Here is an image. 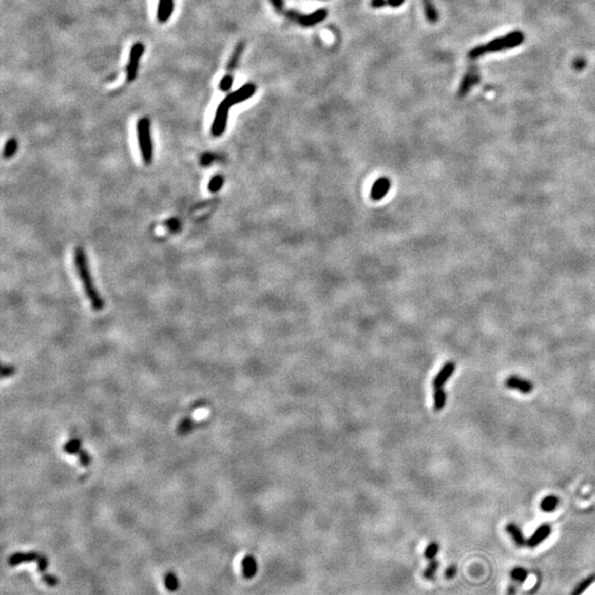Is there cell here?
<instances>
[{"mask_svg":"<svg viewBox=\"0 0 595 595\" xmlns=\"http://www.w3.org/2000/svg\"><path fill=\"white\" fill-rule=\"evenodd\" d=\"M255 92L256 86L252 84V83H247V84L243 85L239 89L235 90V92H233L225 97V99L221 102V104L218 105L215 112L214 122L212 128H210V131H212V135L214 137H220V136L224 133L226 129V125H227L228 111L233 105L249 100L255 94Z\"/></svg>","mask_w":595,"mask_h":595,"instance_id":"6da1fadb","label":"cell"},{"mask_svg":"<svg viewBox=\"0 0 595 595\" xmlns=\"http://www.w3.org/2000/svg\"><path fill=\"white\" fill-rule=\"evenodd\" d=\"M74 263H75V269H76L79 278L82 281L83 288H84L85 295L90 302V305L93 306L95 311L103 310L104 301H103L102 297L100 296L99 291H97V289L95 288L93 278H92V275H90L89 267L87 265L85 253L81 247H78L76 249H75Z\"/></svg>","mask_w":595,"mask_h":595,"instance_id":"7a4b0ae2","label":"cell"},{"mask_svg":"<svg viewBox=\"0 0 595 595\" xmlns=\"http://www.w3.org/2000/svg\"><path fill=\"white\" fill-rule=\"evenodd\" d=\"M137 136L142 160L146 164H151L153 158V146L151 138V126H150V120L148 118L144 117L138 120Z\"/></svg>","mask_w":595,"mask_h":595,"instance_id":"3957f363","label":"cell"},{"mask_svg":"<svg viewBox=\"0 0 595 595\" xmlns=\"http://www.w3.org/2000/svg\"><path fill=\"white\" fill-rule=\"evenodd\" d=\"M524 39H525V36H524L523 32L515 31V32L508 33L505 36L497 37V39L488 42L487 44H484V47H485L486 53H488V52H498V51L513 49V48L517 47V45L523 43Z\"/></svg>","mask_w":595,"mask_h":595,"instance_id":"277c9868","label":"cell"},{"mask_svg":"<svg viewBox=\"0 0 595 595\" xmlns=\"http://www.w3.org/2000/svg\"><path fill=\"white\" fill-rule=\"evenodd\" d=\"M144 52L145 45L142 42H136L131 47L129 59H128V63L126 66V75L128 83H131L136 80L139 67V60L142 57V55H144Z\"/></svg>","mask_w":595,"mask_h":595,"instance_id":"5b68a950","label":"cell"},{"mask_svg":"<svg viewBox=\"0 0 595 595\" xmlns=\"http://www.w3.org/2000/svg\"><path fill=\"white\" fill-rule=\"evenodd\" d=\"M63 450L65 453L67 454H72V455H78L79 456V461L81 463V465L83 466H88L92 462V458H90V455L87 453L86 451H84L82 449V443L80 440L78 439H72L69 440L63 447Z\"/></svg>","mask_w":595,"mask_h":595,"instance_id":"8992f818","label":"cell"},{"mask_svg":"<svg viewBox=\"0 0 595 595\" xmlns=\"http://www.w3.org/2000/svg\"><path fill=\"white\" fill-rule=\"evenodd\" d=\"M479 82V73L477 70V66L475 65H471L469 67V71L466 72V74L464 75V78L461 82V85L460 88H458V96L463 97L464 95L468 94L471 88L476 85L477 83Z\"/></svg>","mask_w":595,"mask_h":595,"instance_id":"52a82bcc","label":"cell"},{"mask_svg":"<svg viewBox=\"0 0 595 595\" xmlns=\"http://www.w3.org/2000/svg\"><path fill=\"white\" fill-rule=\"evenodd\" d=\"M505 385L507 388L517 390L522 394H530L533 390V383L530 380H527L525 378L519 377V376H509L505 380Z\"/></svg>","mask_w":595,"mask_h":595,"instance_id":"ba28073f","label":"cell"},{"mask_svg":"<svg viewBox=\"0 0 595 595\" xmlns=\"http://www.w3.org/2000/svg\"><path fill=\"white\" fill-rule=\"evenodd\" d=\"M455 363L452 360L447 361L446 364L443 365V367L440 370V372L436 374V376L434 377L433 381H432V386L433 388H442L444 383L448 381V379L451 377L452 375H453L454 371H455Z\"/></svg>","mask_w":595,"mask_h":595,"instance_id":"9c48e42d","label":"cell"},{"mask_svg":"<svg viewBox=\"0 0 595 595\" xmlns=\"http://www.w3.org/2000/svg\"><path fill=\"white\" fill-rule=\"evenodd\" d=\"M328 17V10L325 8L318 9L310 14H301L298 24L302 27H312L320 24Z\"/></svg>","mask_w":595,"mask_h":595,"instance_id":"30bf717a","label":"cell"},{"mask_svg":"<svg viewBox=\"0 0 595 595\" xmlns=\"http://www.w3.org/2000/svg\"><path fill=\"white\" fill-rule=\"evenodd\" d=\"M175 10V0H159L157 9V19L161 24L167 22Z\"/></svg>","mask_w":595,"mask_h":595,"instance_id":"8fae6325","label":"cell"},{"mask_svg":"<svg viewBox=\"0 0 595 595\" xmlns=\"http://www.w3.org/2000/svg\"><path fill=\"white\" fill-rule=\"evenodd\" d=\"M390 190V181L387 178H380L374 183L371 197L374 201L381 200Z\"/></svg>","mask_w":595,"mask_h":595,"instance_id":"7c38bea8","label":"cell"},{"mask_svg":"<svg viewBox=\"0 0 595 595\" xmlns=\"http://www.w3.org/2000/svg\"><path fill=\"white\" fill-rule=\"evenodd\" d=\"M42 556L43 555L36 553V552H17V553H13L10 556V558L8 559V563L12 567L18 566V564H21L24 562L35 561L37 563L42 559Z\"/></svg>","mask_w":595,"mask_h":595,"instance_id":"4fadbf2b","label":"cell"},{"mask_svg":"<svg viewBox=\"0 0 595 595\" xmlns=\"http://www.w3.org/2000/svg\"><path fill=\"white\" fill-rule=\"evenodd\" d=\"M551 533V527L545 524V525H541L539 528L533 532L532 536L529 538L528 542H527V545H528L530 548H534L537 547L538 545H540L542 541L546 540L549 536H550Z\"/></svg>","mask_w":595,"mask_h":595,"instance_id":"5bb4252c","label":"cell"},{"mask_svg":"<svg viewBox=\"0 0 595 595\" xmlns=\"http://www.w3.org/2000/svg\"><path fill=\"white\" fill-rule=\"evenodd\" d=\"M242 570H243V574L246 579H253L256 573H257V570H258V566H257V560L255 559V556L252 554H247L245 558L242 561Z\"/></svg>","mask_w":595,"mask_h":595,"instance_id":"9a60e30c","label":"cell"},{"mask_svg":"<svg viewBox=\"0 0 595 595\" xmlns=\"http://www.w3.org/2000/svg\"><path fill=\"white\" fill-rule=\"evenodd\" d=\"M244 50H245V42L244 41L238 42L236 44V47H235L234 51H233V54L231 55V57L228 60V63H227V71H228V73L229 72H233L237 67L239 60H240V57H242V55H243Z\"/></svg>","mask_w":595,"mask_h":595,"instance_id":"2e32d148","label":"cell"},{"mask_svg":"<svg viewBox=\"0 0 595 595\" xmlns=\"http://www.w3.org/2000/svg\"><path fill=\"white\" fill-rule=\"evenodd\" d=\"M423 5H424V9H425V14H426L427 20L430 22V24H435V22H438L439 21V12H438V10H436L432 0H423Z\"/></svg>","mask_w":595,"mask_h":595,"instance_id":"e0dca14e","label":"cell"},{"mask_svg":"<svg viewBox=\"0 0 595 595\" xmlns=\"http://www.w3.org/2000/svg\"><path fill=\"white\" fill-rule=\"evenodd\" d=\"M506 530L510 534V537L513 538V540L515 541V544L517 546H524L525 545L526 540H525L524 534H523L521 528H519L516 524H514V523L508 524L506 526Z\"/></svg>","mask_w":595,"mask_h":595,"instance_id":"ac0fdd59","label":"cell"},{"mask_svg":"<svg viewBox=\"0 0 595 595\" xmlns=\"http://www.w3.org/2000/svg\"><path fill=\"white\" fill-rule=\"evenodd\" d=\"M447 402V394L443 388H434L433 408L435 411H441Z\"/></svg>","mask_w":595,"mask_h":595,"instance_id":"d6986e66","label":"cell"},{"mask_svg":"<svg viewBox=\"0 0 595 595\" xmlns=\"http://www.w3.org/2000/svg\"><path fill=\"white\" fill-rule=\"evenodd\" d=\"M558 504H559L558 497L553 496V495H549L541 501L540 508L542 511H545V513H552V511L556 507H558Z\"/></svg>","mask_w":595,"mask_h":595,"instance_id":"ffe728a7","label":"cell"},{"mask_svg":"<svg viewBox=\"0 0 595 595\" xmlns=\"http://www.w3.org/2000/svg\"><path fill=\"white\" fill-rule=\"evenodd\" d=\"M164 585L167 587V590L170 592H176L179 589V579L178 577L173 573V572H169L167 573L164 578Z\"/></svg>","mask_w":595,"mask_h":595,"instance_id":"44dd1931","label":"cell"},{"mask_svg":"<svg viewBox=\"0 0 595 595\" xmlns=\"http://www.w3.org/2000/svg\"><path fill=\"white\" fill-rule=\"evenodd\" d=\"M17 148H18V144H17L16 139H13V138L9 139L8 141H7V144H6L5 149H4V157L5 158L12 157L14 153H16Z\"/></svg>","mask_w":595,"mask_h":595,"instance_id":"7402d4cb","label":"cell"},{"mask_svg":"<svg viewBox=\"0 0 595 595\" xmlns=\"http://www.w3.org/2000/svg\"><path fill=\"white\" fill-rule=\"evenodd\" d=\"M594 581H595V575L587 578L586 580H584V581H582L575 587V590L573 591V593H572V595H581L582 593L585 592L587 587L591 586L594 583Z\"/></svg>","mask_w":595,"mask_h":595,"instance_id":"603a6c76","label":"cell"},{"mask_svg":"<svg viewBox=\"0 0 595 595\" xmlns=\"http://www.w3.org/2000/svg\"><path fill=\"white\" fill-rule=\"evenodd\" d=\"M224 183V179L222 176H215L209 180L208 182V190L210 192H217L222 189Z\"/></svg>","mask_w":595,"mask_h":595,"instance_id":"cb8c5ba5","label":"cell"},{"mask_svg":"<svg viewBox=\"0 0 595 595\" xmlns=\"http://www.w3.org/2000/svg\"><path fill=\"white\" fill-rule=\"evenodd\" d=\"M511 579L514 580L516 582H524L526 578H527V571L523 568H515L513 571H511L510 573Z\"/></svg>","mask_w":595,"mask_h":595,"instance_id":"d4e9b609","label":"cell"},{"mask_svg":"<svg viewBox=\"0 0 595 595\" xmlns=\"http://www.w3.org/2000/svg\"><path fill=\"white\" fill-rule=\"evenodd\" d=\"M233 83H234V78H233V75H231L228 73L227 75H225V76L222 79V81L220 83V89L223 90V92H228V90L233 86Z\"/></svg>","mask_w":595,"mask_h":595,"instance_id":"484cf974","label":"cell"},{"mask_svg":"<svg viewBox=\"0 0 595 595\" xmlns=\"http://www.w3.org/2000/svg\"><path fill=\"white\" fill-rule=\"evenodd\" d=\"M438 567H439V562L435 561V560H431V562L429 563L428 568L424 572V577L428 580H431L434 577L435 571H436V569H438Z\"/></svg>","mask_w":595,"mask_h":595,"instance_id":"4316f807","label":"cell"},{"mask_svg":"<svg viewBox=\"0 0 595 595\" xmlns=\"http://www.w3.org/2000/svg\"><path fill=\"white\" fill-rule=\"evenodd\" d=\"M438 552H439V545L436 544V542H431V544L429 545L425 550V555H426L427 559L433 560L434 556Z\"/></svg>","mask_w":595,"mask_h":595,"instance_id":"83f0119b","label":"cell"},{"mask_svg":"<svg viewBox=\"0 0 595 595\" xmlns=\"http://www.w3.org/2000/svg\"><path fill=\"white\" fill-rule=\"evenodd\" d=\"M193 427H194L193 421L190 420V419H185V420L182 421V423L180 424L178 431H179V433L181 435H184L186 433H189L192 430V429H193Z\"/></svg>","mask_w":595,"mask_h":595,"instance_id":"f1b7e54d","label":"cell"},{"mask_svg":"<svg viewBox=\"0 0 595 595\" xmlns=\"http://www.w3.org/2000/svg\"><path fill=\"white\" fill-rule=\"evenodd\" d=\"M270 3L278 13L284 14V0H270Z\"/></svg>","mask_w":595,"mask_h":595,"instance_id":"f546056e","label":"cell"},{"mask_svg":"<svg viewBox=\"0 0 595 595\" xmlns=\"http://www.w3.org/2000/svg\"><path fill=\"white\" fill-rule=\"evenodd\" d=\"M284 16H285V18L289 19L290 21H293V22H298V21H299V18H300V16H301V13H299L297 10H292V9H290V10H288V11H285V12H284Z\"/></svg>","mask_w":595,"mask_h":595,"instance_id":"4dcf8cb0","label":"cell"},{"mask_svg":"<svg viewBox=\"0 0 595 595\" xmlns=\"http://www.w3.org/2000/svg\"><path fill=\"white\" fill-rule=\"evenodd\" d=\"M14 373H16V368H14L12 365H4L2 377L3 378L10 377V376H12Z\"/></svg>","mask_w":595,"mask_h":595,"instance_id":"1f68e13d","label":"cell"},{"mask_svg":"<svg viewBox=\"0 0 595 595\" xmlns=\"http://www.w3.org/2000/svg\"><path fill=\"white\" fill-rule=\"evenodd\" d=\"M371 7L374 9L383 8L385 6H388V0H371Z\"/></svg>","mask_w":595,"mask_h":595,"instance_id":"d6a6232c","label":"cell"},{"mask_svg":"<svg viewBox=\"0 0 595 595\" xmlns=\"http://www.w3.org/2000/svg\"><path fill=\"white\" fill-rule=\"evenodd\" d=\"M42 579H43V581H44L45 583H47L48 585H50V586H55V585L57 584V582H59V581H57V579H56L54 575H50V574H48V573L45 574V575H44Z\"/></svg>","mask_w":595,"mask_h":595,"instance_id":"836d02e7","label":"cell"},{"mask_svg":"<svg viewBox=\"0 0 595 595\" xmlns=\"http://www.w3.org/2000/svg\"><path fill=\"white\" fill-rule=\"evenodd\" d=\"M455 574H456V567L455 566H450L447 569V571H446V577L448 579H452V578L455 577Z\"/></svg>","mask_w":595,"mask_h":595,"instance_id":"e575fe53","label":"cell"},{"mask_svg":"<svg viewBox=\"0 0 595 595\" xmlns=\"http://www.w3.org/2000/svg\"><path fill=\"white\" fill-rule=\"evenodd\" d=\"M573 66H574V69L578 70V71L582 70L583 67L585 66V61H584V60H582V59H578V60H575V61H574Z\"/></svg>","mask_w":595,"mask_h":595,"instance_id":"d590c367","label":"cell"},{"mask_svg":"<svg viewBox=\"0 0 595 595\" xmlns=\"http://www.w3.org/2000/svg\"><path fill=\"white\" fill-rule=\"evenodd\" d=\"M406 0H388V6L393 7V8H398L404 5Z\"/></svg>","mask_w":595,"mask_h":595,"instance_id":"8d00e7d4","label":"cell"},{"mask_svg":"<svg viewBox=\"0 0 595 595\" xmlns=\"http://www.w3.org/2000/svg\"><path fill=\"white\" fill-rule=\"evenodd\" d=\"M212 161H213V156L212 155H208V153L203 156L202 157V160H201V162H202L203 165H208Z\"/></svg>","mask_w":595,"mask_h":595,"instance_id":"74e56055","label":"cell"},{"mask_svg":"<svg viewBox=\"0 0 595 595\" xmlns=\"http://www.w3.org/2000/svg\"><path fill=\"white\" fill-rule=\"evenodd\" d=\"M515 590H516V589H515V585H514V584H511V585L509 586V589H508V595H515V592H516Z\"/></svg>","mask_w":595,"mask_h":595,"instance_id":"f35d334b","label":"cell"}]
</instances>
